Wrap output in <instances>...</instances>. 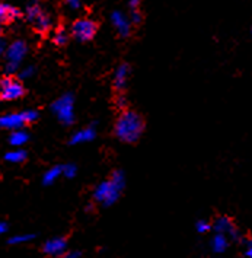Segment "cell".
Masks as SVG:
<instances>
[{
	"mask_svg": "<svg viewBox=\"0 0 252 258\" xmlns=\"http://www.w3.org/2000/svg\"><path fill=\"white\" fill-rule=\"evenodd\" d=\"M25 95L24 85L12 78H3L0 81V99L3 101H15Z\"/></svg>",
	"mask_w": 252,
	"mask_h": 258,
	"instance_id": "5",
	"label": "cell"
},
{
	"mask_svg": "<svg viewBox=\"0 0 252 258\" xmlns=\"http://www.w3.org/2000/svg\"><path fill=\"white\" fill-rule=\"evenodd\" d=\"M129 6H130V9H139L140 0H130V2H129Z\"/></svg>",
	"mask_w": 252,
	"mask_h": 258,
	"instance_id": "31",
	"label": "cell"
},
{
	"mask_svg": "<svg viewBox=\"0 0 252 258\" xmlns=\"http://www.w3.org/2000/svg\"><path fill=\"white\" fill-rule=\"evenodd\" d=\"M5 50H6V44H5V41L0 38V60L5 55Z\"/></svg>",
	"mask_w": 252,
	"mask_h": 258,
	"instance_id": "32",
	"label": "cell"
},
{
	"mask_svg": "<svg viewBox=\"0 0 252 258\" xmlns=\"http://www.w3.org/2000/svg\"><path fill=\"white\" fill-rule=\"evenodd\" d=\"M145 130L143 118L134 111L121 112L118 120L115 122V135L124 143H136Z\"/></svg>",
	"mask_w": 252,
	"mask_h": 258,
	"instance_id": "1",
	"label": "cell"
},
{
	"mask_svg": "<svg viewBox=\"0 0 252 258\" xmlns=\"http://www.w3.org/2000/svg\"><path fill=\"white\" fill-rule=\"evenodd\" d=\"M27 122L24 120L22 112H12V114H5L0 115V127L6 130H19L25 125Z\"/></svg>",
	"mask_w": 252,
	"mask_h": 258,
	"instance_id": "11",
	"label": "cell"
},
{
	"mask_svg": "<svg viewBox=\"0 0 252 258\" xmlns=\"http://www.w3.org/2000/svg\"><path fill=\"white\" fill-rule=\"evenodd\" d=\"M95 34H96V24L92 19H86V18L78 19L72 25V35L82 42L92 40Z\"/></svg>",
	"mask_w": 252,
	"mask_h": 258,
	"instance_id": "6",
	"label": "cell"
},
{
	"mask_svg": "<svg viewBox=\"0 0 252 258\" xmlns=\"http://www.w3.org/2000/svg\"><path fill=\"white\" fill-rule=\"evenodd\" d=\"M63 258H82V252L80 251H66L63 254Z\"/></svg>",
	"mask_w": 252,
	"mask_h": 258,
	"instance_id": "28",
	"label": "cell"
},
{
	"mask_svg": "<svg viewBox=\"0 0 252 258\" xmlns=\"http://www.w3.org/2000/svg\"><path fill=\"white\" fill-rule=\"evenodd\" d=\"M96 136V130H95V124L80 128L78 132H75L70 137V145H82V143H88L92 142Z\"/></svg>",
	"mask_w": 252,
	"mask_h": 258,
	"instance_id": "12",
	"label": "cell"
},
{
	"mask_svg": "<svg viewBox=\"0 0 252 258\" xmlns=\"http://www.w3.org/2000/svg\"><path fill=\"white\" fill-rule=\"evenodd\" d=\"M196 231L199 232V233H207V232L212 231V225L207 220L201 219V220H199L196 223Z\"/></svg>",
	"mask_w": 252,
	"mask_h": 258,
	"instance_id": "24",
	"label": "cell"
},
{
	"mask_svg": "<svg viewBox=\"0 0 252 258\" xmlns=\"http://www.w3.org/2000/svg\"><path fill=\"white\" fill-rule=\"evenodd\" d=\"M28 45L25 41L16 40L9 44V47H6L5 50V57H6V63H15L19 64L24 61V58L27 57Z\"/></svg>",
	"mask_w": 252,
	"mask_h": 258,
	"instance_id": "7",
	"label": "cell"
},
{
	"mask_svg": "<svg viewBox=\"0 0 252 258\" xmlns=\"http://www.w3.org/2000/svg\"><path fill=\"white\" fill-rule=\"evenodd\" d=\"M42 251L50 257H60L67 251V241L65 238H60V236L51 238L44 244Z\"/></svg>",
	"mask_w": 252,
	"mask_h": 258,
	"instance_id": "9",
	"label": "cell"
},
{
	"mask_svg": "<svg viewBox=\"0 0 252 258\" xmlns=\"http://www.w3.org/2000/svg\"><path fill=\"white\" fill-rule=\"evenodd\" d=\"M119 194H121V190L118 187L111 179H106L96 185V188L93 191V200L105 207H109L118 200Z\"/></svg>",
	"mask_w": 252,
	"mask_h": 258,
	"instance_id": "4",
	"label": "cell"
},
{
	"mask_svg": "<svg viewBox=\"0 0 252 258\" xmlns=\"http://www.w3.org/2000/svg\"><path fill=\"white\" fill-rule=\"evenodd\" d=\"M130 22L132 24H140L142 21V15L139 12V9H130Z\"/></svg>",
	"mask_w": 252,
	"mask_h": 258,
	"instance_id": "26",
	"label": "cell"
},
{
	"mask_svg": "<svg viewBox=\"0 0 252 258\" xmlns=\"http://www.w3.org/2000/svg\"><path fill=\"white\" fill-rule=\"evenodd\" d=\"M60 177H61V165H55V166L45 171V174L42 175V184L44 185H53Z\"/></svg>",
	"mask_w": 252,
	"mask_h": 258,
	"instance_id": "15",
	"label": "cell"
},
{
	"mask_svg": "<svg viewBox=\"0 0 252 258\" xmlns=\"http://www.w3.org/2000/svg\"><path fill=\"white\" fill-rule=\"evenodd\" d=\"M117 104H118L119 108H122V107L125 105V98H124V96H118V98H117Z\"/></svg>",
	"mask_w": 252,
	"mask_h": 258,
	"instance_id": "33",
	"label": "cell"
},
{
	"mask_svg": "<svg viewBox=\"0 0 252 258\" xmlns=\"http://www.w3.org/2000/svg\"><path fill=\"white\" fill-rule=\"evenodd\" d=\"M0 31H2V22H0Z\"/></svg>",
	"mask_w": 252,
	"mask_h": 258,
	"instance_id": "34",
	"label": "cell"
},
{
	"mask_svg": "<svg viewBox=\"0 0 252 258\" xmlns=\"http://www.w3.org/2000/svg\"><path fill=\"white\" fill-rule=\"evenodd\" d=\"M5 159L11 163L25 162V161H27V152L24 149H19V148L15 150H9V152L5 155Z\"/></svg>",
	"mask_w": 252,
	"mask_h": 258,
	"instance_id": "18",
	"label": "cell"
},
{
	"mask_svg": "<svg viewBox=\"0 0 252 258\" xmlns=\"http://www.w3.org/2000/svg\"><path fill=\"white\" fill-rule=\"evenodd\" d=\"M111 24L117 29L121 37H129L132 32V22L130 19L119 11H115L111 14Z\"/></svg>",
	"mask_w": 252,
	"mask_h": 258,
	"instance_id": "10",
	"label": "cell"
},
{
	"mask_svg": "<svg viewBox=\"0 0 252 258\" xmlns=\"http://www.w3.org/2000/svg\"><path fill=\"white\" fill-rule=\"evenodd\" d=\"M21 12L14 8V6H9V5H0V22H5V21H14L16 18H19Z\"/></svg>",
	"mask_w": 252,
	"mask_h": 258,
	"instance_id": "17",
	"label": "cell"
},
{
	"mask_svg": "<svg viewBox=\"0 0 252 258\" xmlns=\"http://www.w3.org/2000/svg\"><path fill=\"white\" fill-rule=\"evenodd\" d=\"M8 231H9V226H8V223H6V222H3V220H0V235L6 233Z\"/></svg>",
	"mask_w": 252,
	"mask_h": 258,
	"instance_id": "30",
	"label": "cell"
},
{
	"mask_svg": "<svg viewBox=\"0 0 252 258\" xmlns=\"http://www.w3.org/2000/svg\"><path fill=\"white\" fill-rule=\"evenodd\" d=\"M210 246L214 254H223L229 248V238L223 233H214V236L210 241Z\"/></svg>",
	"mask_w": 252,
	"mask_h": 258,
	"instance_id": "14",
	"label": "cell"
},
{
	"mask_svg": "<svg viewBox=\"0 0 252 258\" xmlns=\"http://www.w3.org/2000/svg\"><path fill=\"white\" fill-rule=\"evenodd\" d=\"M34 238H35V235H32V233H19V235H14V236L9 239V244L11 245L27 244V242H31Z\"/></svg>",
	"mask_w": 252,
	"mask_h": 258,
	"instance_id": "19",
	"label": "cell"
},
{
	"mask_svg": "<svg viewBox=\"0 0 252 258\" xmlns=\"http://www.w3.org/2000/svg\"><path fill=\"white\" fill-rule=\"evenodd\" d=\"M212 229L216 233H223L227 238L233 239V241H239L240 239V232L236 229V226L233 225V222L226 216H220L214 220L212 225Z\"/></svg>",
	"mask_w": 252,
	"mask_h": 258,
	"instance_id": "8",
	"label": "cell"
},
{
	"mask_svg": "<svg viewBox=\"0 0 252 258\" xmlns=\"http://www.w3.org/2000/svg\"><path fill=\"white\" fill-rule=\"evenodd\" d=\"M66 5L69 9L72 11H79L82 8V2L80 0H66Z\"/></svg>",
	"mask_w": 252,
	"mask_h": 258,
	"instance_id": "27",
	"label": "cell"
},
{
	"mask_svg": "<svg viewBox=\"0 0 252 258\" xmlns=\"http://www.w3.org/2000/svg\"><path fill=\"white\" fill-rule=\"evenodd\" d=\"M51 109L55 117L66 125H72L75 122V96L72 94L61 95L53 105Z\"/></svg>",
	"mask_w": 252,
	"mask_h": 258,
	"instance_id": "2",
	"label": "cell"
},
{
	"mask_svg": "<svg viewBox=\"0 0 252 258\" xmlns=\"http://www.w3.org/2000/svg\"><path fill=\"white\" fill-rule=\"evenodd\" d=\"M16 75H18V78H19L21 81H25V79H29V78H32V76L35 75V68L28 64L25 68L19 69Z\"/></svg>",
	"mask_w": 252,
	"mask_h": 258,
	"instance_id": "22",
	"label": "cell"
},
{
	"mask_svg": "<svg viewBox=\"0 0 252 258\" xmlns=\"http://www.w3.org/2000/svg\"><path fill=\"white\" fill-rule=\"evenodd\" d=\"M28 140H29V135H28L27 132H24L22 128L14 130V132L11 133V136H9V143H11L12 146H16V148L24 146Z\"/></svg>",
	"mask_w": 252,
	"mask_h": 258,
	"instance_id": "16",
	"label": "cell"
},
{
	"mask_svg": "<svg viewBox=\"0 0 252 258\" xmlns=\"http://www.w3.org/2000/svg\"><path fill=\"white\" fill-rule=\"evenodd\" d=\"M109 179H111L117 187H118L119 190L121 191L124 190V187H125V175H124V172H122V171H114Z\"/></svg>",
	"mask_w": 252,
	"mask_h": 258,
	"instance_id": "20",
	"label": "cell"
},
{
	"mask_svg": "<svg viewBox=\"0 0 252 258\" xmlns=\"http://www.w3.org/2000/svg\"><path fill=\"white\" fill-rule=\"evenodd\" d=\"M22 115H24V120L27 124L38 120V112L35 109H25V111H22Z\"/></svg>",
	"mask_w": 252,
	"mask_h": 258,
	"instance_id": "25",
	"label": "cell"
},
{
	"mask_svg": "<svg viewBox=\"0 0 252 258\" xmlns=\"http://www.w3.org/2000/svg\"><path fill=\"white\" fill-rule=\"evenodd\" d=\"M245 258H252V242L249 239L245 242Z\"/></svg>",
	"mask_w": 252,
	"mask_h": 258,
	"instance_id": "29",
	"label": "cell"
},
{
	"mask_svg": "<svg viewBox=\"0 0 252 258\" xmlns=\"http://www.w3.org/2000/svg\"><path fill=\"white\" fill-rule=\"evenodd\" d=\"M27 19L40 32H47L51 28V19L50 16L42 11L40 3L37 0H31L25 8Z\"/></svg>",
	"mask_w": 252,
	"mask_h": 258,
	"instance_id": "3",
	"label": "cell"
},
{
	"mask_svg": "<svg viewBox=\"0 0 252 258\" xmlns=\"http://www.w3.org/2000/svg\"><path fill=\"white\" fill-rule=\"evenodd\" d=\"M69 40V35H67V32L65 29H58L55 34H54L53 41L57 44V45H65Z\"/></svg>",
	"mask_w": 252,
	"mask_h": 258,
	"instance_id": "23",
	"label": "cell"
},
{
	"mask_svg": "<svg viewBox=\"0 0 252 258\" xmlns=\"http://www.w3.org/2000/svg\"><path fill=\"white\" fill-rule=\"evenodd\" d=\"M61 175H65L66 178H75L78 175V166L75 163L61 165Z\"/></svg>",
	"mask_w": 252,
	"mask_h": 258,
	"instance_id": "21",
	"label": "cell"
},
{
	"mask_svg": "<svg viewBox=\"0 0 252 258\" xmlns=\"http://www.w3.org/2000/svg\"><path fill=\"white\" fill-rule=\"evenodd\" d=\"M129 76H130L129 64H125V63L119 64L117 70H115V73H114V86H115V89L124 91V88L127 85V81H129Z\"/></svg>",
	"mask_w": 252,
	"mask_h": 258,
	"instance_id": "13",
	"label": "cell"
}]
</instances>
